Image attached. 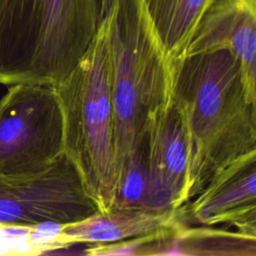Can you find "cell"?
I'll use <instances>...</instances> for the list:
<instances>
[{"mask_svg":"<svg viewBox=\"0 0 256 256\" xmlns=\"http://www.w3.org/2000/svg\"><path fill=\"white\" fill-rule=\"evenodd\" d=\"M167 255L256 256V235L238 229L183 225L171 237Z\"/></svg>","mask_w":256,"mask_h":256,"instance_id":"12","label":"cell"},{"mask_svg":"<svg viewBox=\"0 0 256 256\" xmlns=\"http://www.w3.org/2000/svg\"><path fill=\"white\" fill-rule=\"evenodd\" d=\"M117 0H98L100 9V22L109 13Z\"/></svg>","mask_w":256,"mask_h":256,"instance_id":"14","label":"cell"},{"mask_svg":"<svg viewBox=\"0 0 256 256\" xmlns=\"http://www.w3.org/2000/svg\"><path fill=\"white\" fill-rule=\"evenodd\" d=\"M218 50H228L238 59L246 90L256 100V0H214L184 57Z\"/></svg>","mask_w":256,"mask_h":256,"instance_id":"8","label":"cell"},{"mask_svg":"<svg viewBox=\"0 0 256 256\" xmlns=\"http://www.w3.org/2000/svg\"><path fill=\"white\" fill-rule=\"evenodd\" d=\"M101 21L109 50L117 179L149 117L173 100L175 62L158 37L144 0H117Z\"/></svg>","mask_w":256,"mask_h":256,"instance_id":"2","label":"cell"},{"mask_svg":"<svg viewBox=\"0 0 256 256\" xmlns=\"http://www.w3.org/2000/svg\"><path fill=\"white\" fill-rule=\"evenodd\" d=\"M214 0H144L167 54L182 59L199 21Z\"/></svg>","mask_w":256,"mask_h":256,"instance_id":"11","label":"cell"},{"mask_svg":"<svg viewBox=\"0 0 256 256\" xmlns=\"http://www.w3.org/2000/svg\"><path fill=\"white\" fill-rule=\"evenodd\" d=\"M112 208L172 209L157 190L150 175L146 160L144 135L131 151L117 175L113 203L110 209Z\"/></svg>","mask_w":256,"mask_h":256,"instance_id":"13","label":"cell"},{"mask_svg":"<svg viewBox=\"0 0 256 256\" xmlns=\"http://www.w3.org/2000/svg\"><path fill=\"white\" fill-rule=\"evenodd\" d=\"M99 211L73 162L63 153L46 169L14 180L0 179V227L44 222L69 224Z\"/></svg>","mask_w":256,"mask_h":256,"instance_id":"6","label":"cell"},{"mask_svg":"<svg viewBox=\"0 0 256 256\" xmlns=\"http://www.w3.org/2000/svg\"><path fill=\"white\" fill-rule=\"evenodd\" d=\"M188 205L198 224H228L256 235V151L233 160L209 179Z\"/></svg>","mask_w":256,"mask_h":256,"instance_id":"7","label":"cell"},{"mask_svg":"<svg viewBox=\"0 0 256 256\" xmlns=\"http://www.w3.org/2000/svg\"><path fill=\"white\" fill-rule=\"evenodd\" d=\"M173 101L187 133L190 201L218 170L256 151V100L238 59L218 50L175 62Z\"/></svg>","mask_w":256,"mask_h":256,"instance_id":"1","label":"cell"},{"mask_svg":"<svg viewBox=\"0 0 256 256\" xmlns=\"http://www.w3.org/2000/svg\"><path fill=\"white\" fill-rule=\"evenodd\" d=\"M63 153V118L55 87L10 85L0 98V179L38 173Z\"/></svg>","mask_w":256,"mask_h":256,"instance_id":"5","label":"cell"},{"mask_svg":"<svg viewBox=\"0 0 256 256\" xmlns=\"http://www.w3.org/2000/svg\"><path fill=\"white\" fill-rule=\"evenodd\" d=\"M144 141L148 169L157 190L171 208H182L189 202V151L185 124L173 100L149 117Z\"/></svg>","mask_w":256,"mask_h":256,"instance_id":"9","label":"cell"},{"mask_svg":"<svg viewBox=\"0 0 256 256\" xmlns=\"http://www.w3.org/2000/svg\"><path fill=\"white\" fill-rule=\"evenodd\" d=\"M55 90L63 118L64 154L77 168L99 212H106L113 203L116 173L110 60L103 21L83 57Z\"/></svg>","mask_w":256,"mask_h":256,"instance_id":"4","label":"cell"},{"mask_svg":"<svg viewBox=\"0 0 256 256\" xmlns=\"http://www.w3.org/2000/svg\"><path fill=\"white\" fill-rule=\"evenodd\" d=\"M99 24L98 0H0V84L57 86Z\"/></svg>","mask_w":256,"mask_h":256,"instance_id":"3","label":"cell"},{"mask_svg":"<svg viewBox=\"0 0 256 256\" xmlns=\"http://www.w3.org/2000/svg\"><path fill=\"white\" fill-rule=\"evenodd\" d=\"M181 209L146 210L112 208L82 220L65 224L63 239L67 247L75 244H105L179 229Z\"/></svg>","mask_w":256,"mask_h":256,"instance_id":"10","label":"cell"}]
</instances>
